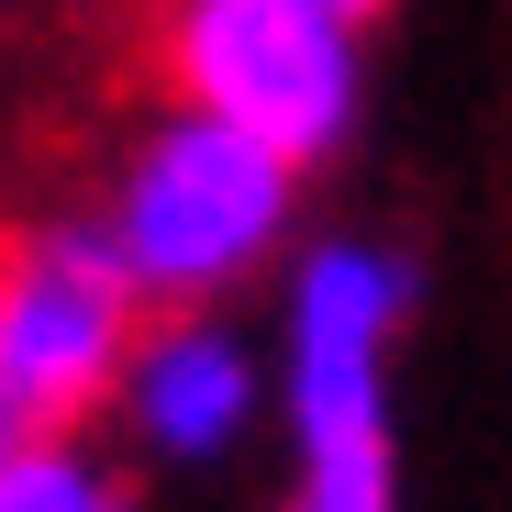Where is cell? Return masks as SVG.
<instances>
[{
  "mask_svg": "<svg viewBox=\"0 0 512 512\" xmlns=\"http://www.w3.org/2000/svg\"><path fill=\"white\" fill-rule=\"evenodd\" d=\"M134 268L90 234H0V457L56 446L123 379Z\"/></svg>",
  "mask_w": 512,
  "mask_h": 512,
  "instance_id": "cell-1",
  "label": "cell"
},
{
  "mask_svg": "<svg viewBox=\"0 0 512 512\" xmlns=\"http://www.w3.org/2000/svg\"><path fill=\"white\" fill-rule=\"evenodd\" d=\"M279 212H290V156L245 123L190 112L179 134H156V156L123 190V268L156 301H201L279 234Z\"/></svg>",
  "mask_w": 512,
  "mask_h": 512,
  "instance_id": "cell-3",
  "label": "cell"
},
{
  "mask_svg": "<svg viewBox=\"0 0 512 512\" xmlns=\"http://www.w3.org/2000/svg\"><path fill=\"white\" fill-rule=\"evenodd\" d=\"M323 12H346V23H357V12H379V0H323Z\"/></svg>",
  "mask_w": 512,
  "mask_h": 512,
  "instance_id": "cell-7",
  "label": "cell"
},
{
  "mask_svg": "<svg viewBox=\"0 0 512 512\" xmlns=\"http://www.w3.org/2000/svg\"><path fill=\"white\" fill-rule=\"evenodd\" d=\"M156 67L212 123L323 156L346 123V12L323 0H156Z\"/></svg>",
  "mask_w": 512,
  "mask_h": 512,
  "instance_id": "cell-2",
  "label": "cell"
},
{
  "mask_svg": "<svg viewBox=\"0 0 512 512\" xmlns=\"http://www.w3.org/2000/svg\"><path fill=\"white\" fill-rule=\"evenodd\" d=\"M0 512H112V490L90 468H67L56 446H23V457H0Z\"/></svg>",
  "mask_w": 512,
  "mask_h": 512,
  "instance_id": "cell-6",
  "label": "cell"
},
{
  "mask_svg": "<svg viewBox=\"0 0 512 512\" xmlns=\"http://www.w3.org/2000/svg\"><path fill=\"white\" fill-rule=\"evenodd\" d=\"M379 334H390V268L379 256H323L301 290V435H312L301 512H390Z\"/></svg>",
  "mask_w": 512,
  "mask_h": 512,
  "instance_id": "cell-4",
  "label": "cell"
},
{
  "mask_svg": "<svg viewBox=\"0 0 512 512\" xmlns=\"http://www.w3.org/2000/svg\"><path fill=\"white\" fill-rule=\"evenodd\" d=\"M134 390H145V423H156L179 457L223 446L234 412H245V368H234V346H212V334H167V346H145Z\"/></svg>",
  "mask_w": 512,
  "mask_h": 512,
  "instance_id": "cell-5",
  "label": "cell"
}]
</instances>
